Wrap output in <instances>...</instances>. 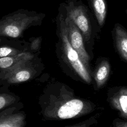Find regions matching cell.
<instances>
[{"instance_id":"cell-1","label":"cell","mask_w":127,"mask_h":127,"mask_svg":"<svg viewBox=\"0 0 127 127\" xmlns=\"http://www.w3.org/2000/svg\"><path fill=\"white\" fill-rule=\"evenodd\" d=\"M43 69L40 59L35 55L31 59L17 64L0 79V85L8 88L11 85L30 81L37 77Z\"/></svg>"},{"instance_id":"cell-2","label":"cell","mask_w":127,"mask_h":127,"mask_svg":"<svg viewBox=\"0 0 127 127\" xmlns=\"http://www.w3.org/2000/svg\"><path fill=\"white\" fill-rule=\"evenodd\" d=\"M41 114L47 120L67 119L84 113L87 105L78 99H72L63 103L39 102Z\"/></svg>"},{"instance_id":"cell-3","label":"cell","mask_w":127,"mask_h":127,"mask_svg":"<svg viewBox=\"0 0 127 127\" xmlns=\"http://www.w3.org/2000/svg\"><path fill=\"white\" fill-rule=\"evenodd\" d=\"M37 15L17 13L6 17L0 21V36L16 38L20 37L24 30L39 20Z\"/></svg>"},{"instance_id":"cell-4","label":"cell","mask_w":127,"mask_h":127,"mask_svg":"<svg viewBox=\"0 0 127 127\" xmlns=\"http://www.w3.org/2000/svg\"><path fill=\"white\" fill-rule=\"evenodd\" d=\"M60 36L63 53L67 61L75 72L84 81L90 83L91 81L90 73L82 63L77 53L72 47L69 43L64 19L62 16L60 17Z\"/></svg>"},{"instance_id":"cell-5","label":"cell","mask_w":127,"mask_h":127,"mask_svg":"<svg viewBox=\"0 0 127 127\" xmlns=\"http://www.w3.org/2000/svg\"><path fill=\"white\" fill-rule=\"evenodd\" d=\"M64 21L69 43L77 53L83 64L88 70L90 58L84 48L82 35L79 29L69 17H66Z\"/></svg>"},{"instance_id":"cell-6","label":"cell","mask_w":127,"mask_h":127,"mask_svg":"<svg viewBox=\"0 0 127 127\" xmlns=\"http://www.w3.org/2000/svg\"><path fill=\"white\" fill-rule=\"evenodd\" d=\"M22 102L0 111V127H26V114Z\"/></svg>"},{"instance_id":"cell-7","label":"cell","mask_w":127,"mask_h":127,"mask_svg":"<svg viewBox=\"0 0 127 127\" xmlns=\"http://www.w3.org/2000/svg\"><path fill=\"white\" fill-rule=\"evenodd\" d=\"M67 15L88 40L91 35V26L84 8L81 6H73L68 10Z\"/></svg>"},{"instance_id":"cell-8","label":"cell","mask_w":127,"mask_h":127,"mask_svg":"<svg viewBox=\"0 0 127 127\" xmlns=\"http://www.w3.org/2000/svg\"><path fill=\"white\" fill-rule=\"evenodd\" d=\"M35 55L26 51L14 56L0 58V79L19 63L32 59Z\"/></svg>"},{"instance_id":"cell-9","label":"cell","mask_w":127,"mask_h":127,"mask_svg":"<svg viewBox=\"0 0 127 127\" xmlns=\"http://www.w3.org/2000/svg\"><path fill=\"white\" fill-rule=\"evenodd\" d=\"M21 102L20 97L9 91L8 88H0V111L17 105Z\"/></svg>"},{"instance_id":"cell-10","label":"cell","mask_w":127,"mask_h":127,"mask_svg":"<svg viewBox=\"0 0 127 127\" xmlns=\"http://www.w3.org/2000/svg\"><path fill=\"white\" fill-rule=\"evenodd\" d=\"M115 34L117 50L121 57L127 62V31L122 26L117 24Z\"/></svg>"},{"instance_id":"cell-11","label":"cell","mask_w":127,"mask_h":127,"mask_svg":"<svg viewBox=\"0 0 127 127\" xmlns=\"http://www.w3.org/2000/svg\"><path fill=\"white\" fill-rule=\"evenodd\" d=\"M111 103L122 117L127 119V88L120 90L112 98Z\"/></svg>"},{"instance_id":"cell-12","label":"cell","mask_w":127,"mask_h":127,"mask_svg":"<svg viewBox=\"0 0 127 127\" xmlns=\"http://www.w3.org/2000/svg\"><path fill=\"white\" fill-rule=\"evenodd\" d=\"M109 72V64L107 61H103L99 66L95 75V80L98 87H101L105 83Z\"/></svg>"},{"instance_id":"cell-13","label":"cell","mask_w":127,"mask_h":127,"mask_svg":"<svg viewBox=\"0 0 127 127\" xmlns=\"http://www.w3.org/2000/svg\"><path fill=\"white\" fill-rule=\"evenodd\" d=\"M92 5L98 22L102 26L104 23L106 15L105 0H92Z\"/></svg>"},{"instance_id":"cell-14","label":"cell","mask_w":127,"mask_h":127,"mask_svg":"<svg viewBox=\"0 0 127 127\" xmlns=\"http://www.w3.org/2000/svg\"><path fill=\"white\" fill-rule=\"evenodd\" d=\"M24 51H26L13 46L8 45L0 46V58L14 56Z\"/></svg>"},{"instance_id":"cell-15","label":"cell","mask_w":127,"mask_h":127,"mask_svg":"<svg viewBox=\"0 0 127 127\" xmlns=\"http://www.w3.org/2000/svg\"><path fill=\"white\" fill-rule=\"evenodd\" d=\"M41 42V38L39 37L34 39L31 43L30 46V49L31 51V52L33 54L34 52H37L40 48Z\"/></svg>"},{"instance_id":"cell-16","label":"cell","mask_w":127,"mask_h":127,"mask_svg":"<svg viewBox=\"0 0 127 127\" xmlns=\"http://www.w3.org/2000/svg\"><path fill=\"white\" fill-rule=\"evenodd\" d=\"M115 127H127V122H118L116 124Z\"/></svg>"},{"instance_id":"cell-17","label":"cell","mask_w":127,"mask_h":127,"mask_svg":"<svg viewBox=\"0 0 127 127\" xmlns=\"http://www.w3.org/2000/svg\"><path fill=\"white\" fill-rule=\"evenodd\" d=\"M70 127H85L84 126H72Z\"/></svg>"}]
</instances>
